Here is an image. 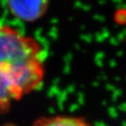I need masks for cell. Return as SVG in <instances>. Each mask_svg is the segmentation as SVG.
<instances>
[{"label":"cell","mask_w":126,"mask_h":126,"mask_svg":"<svg viewBox=\"0 0 126 126\" xmlns=\"http://www.w3.org/2000/svg\"><path fill=\"white\" fill-rule=\"evenodd\" d=\"M31 126H92V124L79 116L59 115L40 117Z\"/></svg>","instance_id":"3"},{"label":"cell","mask_w":126,"mask_h":126,"mask_svg":"<svg viewBox=\"0 0 126 126\" xmlns=\"http://www.w3.org/2000/svg\"><path fill=\"white\" fill-rule=\"evenodd\" d=\"M11 13L25 22L41 18L49 7V0H6Z\"/></svg>","instance_id":"2"},{"label":"cell","mask_w":126,"mask_h":126,"mask_svg":"<svg viewBox=\"0 0 126 126\" xmlns=\"http://www.w3.org/2000/svg\"><path fill=\"white\" fill-rule=\"evenodd\" d=\"M43 49L34 38L0 24V113L41 87Z\"/></svg>","instance_id":"1"}]
</instances>
